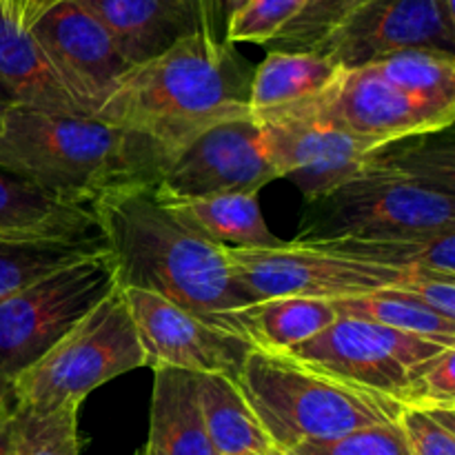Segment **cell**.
I'll list each match as a JSON object with an SVG mask.
<instances>
[{
    "label": "cell",
    "mask_w": 455,
    "mask_h": 455,
    "mask_svg": "<svg viewBox=\"0 0 455 455\" xmlns=\"http://www.w3.org/2000/svg\"><path fill=\"white\" fill-rule=\"evenodd\" d=\"M278 169L265 147L262 127L253 116L204 129L169 160L156 191L169 196L258 194L275 180Z\"/></svg>",
    "instance_id": "7c38bea8"
},
{
    "label": "cell",
    "mask_w": 455,
    "mask_h": 455,
    "mask_svg": "<svg viewBox=\"0 0 455 455\" xmlns=\"http://www.w3.org/2000/svg\"><path fill=\"white\" fill-rule=\"evenodd\" d=\"M169 160L149 136L96 116L12 105L0 129V167L80 207L114 191L156 187Z\"/></svg>",
    "instance_id": "277c9868"
},
{
    "label": "cell",
    "mask_w": 455,
    "mask_h": 455,
    "mask_svg": "<svg viewBox=\"0 0 455 455\" xmlns=\"http://www.w3.org/2000/svg\"><path fill=\"white\" fill-rule=\"evenodd\" d=\"M213 3V16H216V25L220 29V34L225 36V27L229 22V18L238 12L240 7L247 4V0H212Z\"/></svg>",
    "instance_id": "d590c367"
},
{
    "label": "cell",
    "mask_w": 455,
    "mask_h": 455,
    "mask_svg": "<svg viewBox=\"0 0 455 455\" xmlns=\"http://www.w3.org/2000/svg\"><path fill=\"white\" fill-rule=\"evenodd\" d=\"M394 87L443 116L455 120V53L443 49H404L371 62Z\"/></svg>",
    "instance_id": "484cf974"
},
{
    "label": "cell",
    "mask_w": 455,
    "mask_h": 455,
    "mask_svg": "<svg viewBox=\"0 0 455 455\" xmlns=\"http://www.w3.org/2000/svg\"><path fill=\"white\" fill-rule=\"evenodd\" d=\"M253 69L235 44L200 29L132 67L96 118L145 133L173 156L204 129L251 116Z\"/></svg>",
    "instance_id": "3957f363"
},
{
    "label": "cell",
    "mask_w": 455,
    "mask_h": 455,
    "mask_svg": "<svg viewBox=\"0 0 455 455\" xmlns=\"http://www.w3.org/2000/svg\"><path fill=\"white\" fill-rule=\"evenodd\" d=\"M278 176L293 182L307 203L327 196L363 169L376 147L333 124L283 114L253 116Z\"/></svg>",
    "instance_id": "9a60e30c"
},
{
    "label": "cell",
    "mask_w": 455,
    "mask_h": 455,
    "mask_svg": "<svg viewBox=\"0 0 455 455\" xmlns=\"http://www.w3.org/2000/svg\"><path fill=\"white\" fill-rule=\"evenodd\" d=\"M305 244L391 269L431 271L455 278V229L416 238H331Z\"/></svg>",
    "instance_id": "603a6c76"
},
{
    "label": "cell",
    "mask_w": 455,
    "mask_h": 455,
    "mask_svg": "<svg viewBox=\"0 0 455 455\" xmlns=\"http://www.w3.org/2000/svg\"><path fill=\"white\" fill-rule=\"evenodd\" d=\"M331 300L318 298H271L251 305L244 314V331L253 347L289 351L336 323Z\"/></svg>",
    "instance_id": "d4e9b609"
},
{
    "label": "cell",
    "mask_w": 455,
    "mask_h": 455,
    "mask_svg": "<svg viewBox=\"0 0 455 455\" xmlns=\"http://www.w3.org/2000/svg\"><path fill=\"white\" fill-rule=\"evenodd\" d=\"M83 403L36 413L12 404L9 455H80L78 413Z\"/></svg>",
    "instance_id": "83f0119b"
},
{
    "label": "cell",
    "mask_w": 455,
    "mask_h": 455,
    "mask_svg": "<svg viewBox=\"0 0 455 455\" xmlns=\"http://www.w3.org/2000/svg\"><path fill=\"white\" fill-rule=\"evenodd\" d=\"M0 235L22 238H98L92 207L65 203L36 182L0 167Z\"/></svg>",
    "instance_id": "e0dca14e"
},
{
    "label": "cell",
    "mask_w": 455,
    "mask_h": 455,
    "mask_svg": "<svg viewBox=\"0 0 455 455\" xmlns=\"http://www.w3.org/2000/svg\"><path fill=\"white\" fill-rule=\"evenodd\" d=\"M156 191V187H154ZM167 212L220 247L262 249L278 247L284 240L271 234L262 216L258 194H220V196H169L156 191Z\"/></svg>",
    "instance_id": "d6986e66"
},
{
    "label": "cell",
    "mask_w": 455,
    "mask_h": 455,
    "mask_svg": "<svg viewBox=\"0 0 455 455\" xmlns=\"http://www.w3.org/2000/svg\"><path fill=\"white\" fill-rule=\"evenodd\" d=\"M338 318H355L416 336L455 340V323L422 305L418 298L403 289H380L355 298L331 300Z\"/></svg>",
    "instance_id": "4316f807"
},
{
    "label": "cell",
    "mask_w": 455,
    "mask_h": 455,
    "mask_svg": "<svg viewBox=\"0 0 455 455\" xmlns=\"http://www.w3.org/2000/svg\"><path fill=\"white\" fill-rule=\"evenodd\" d=\"M98 238H22L0 235V302L53 271L105 251Z\"/></svg>",
    "instance_id": "cb8c5ba5"
},
{
    "label": "cell",
    "mask_w": 455,
    "mask_h": 455,
    "mask_svg": "<svg viewBox=\"0 0 455 455\" xmlns=\"http://www.w3.org/2000/svg\"><path fill=\"white\" fill-rule=\"evenodd\" d=\"M360 0H307L305 9L267 47L269 52H314L320 40L358 4Z\"/></svg>",
    "instance_id": "4dcf8cb0"
},
{
    "label": "cell",
    "mask_w": 455,
    "mask_h": 455,
    "mask_svg": "<svg viewBox=\"0 0 455 455\" xmlns=\"http://www.w3.org/2000/svg\"><path fill=\"white\" fill-rule=\"evenodd\" d=\"M29 34L84 116H96L133 67L109 31L76 0L52 4Z\"/></svg>",
    "instance_id": "5bb4252c"
},
{
    "label": "cell",
    "mask_w": 455,
    "mask_h": 455,
    "mask_svg": "<svg viewBox=\"0 0 455 455\" xmlns=\"http://www.w3.org/2000/svg\"><path fill=\"white\" fill-rule=\"evenodd\" d=\"M145 367L132 314L118 287L9 387L13 407L47 413L83 403L93 389Z\"/></svg>",
    "instance_id": "8992f818"
},
{
    "label": "cell",
    "mask_w": 455,
    "mask_h": 455,
    "mask_svg": "<svg viewBox=\"0 0 455 455\" xmlns=\"http://www.w3.org/2000/svg\"><path fill=\"white\" fill-rule=\"evenodd\" d=\"M404 49L455 53V0H360L314 53L351 69Z\"/></svg>",
    "instance_id": "8fae6325"
},
{
    "label": "cell",
    "mask_w": 455,
    "mask_h": 455,
    "mask_svg": "<svg viewBox=\"0 0 455 455\" xmlns=\"http://www.w3.org/2000/svg\"><path fill=\"white\" fill-rule=\"evenodd\" d=\"M196 387L200 416L216 455H283L234 378L204 373L198 376Z\"/></svg>",
    "instance_id": "44dd1931"
},
{
    "label": "cell",
    "mask_w": 455,
    "mask_h": 455,
    "mask_svg": "<svg viewBox=\"0 0 455 455\" xmlns=\"http://www.w3.org/2000/svg\"><path fill=\"white\" fill-rule=\"evenodd\" d=\"M453 347L455 340L416 336L367 320L336 318L318 336L280 354L403 407L418 369Z\"/></svg>",
    "instance_id": "ba28073f"
},
{
    "label": "cell",
    "mask_w": 455,
    "mask_h": 455,
    "mask_svg": "<svg viewBox=\"0 0 455 455\" xmlns=\"http://www.w3.org/2000/svg\"><path fill=\"white\" fill-rule=\"evenodd\" d=\"M342 67L314 52H269L253 69L249 109L269 114L318 96Z\"/></svg>",
    "instance_id": "7402d4cb"
},
{
    "label": "cell",
    "mask_w": 455,
    "mask_h": 455,
    "mask_svg": "<svg viewBox=\"0 0 455 455\" xmlns=\"http://www.w3.org/2000/svg\"><path fill=\"white\" fill-rule=\"evenodd\" d=\"M395 422L411 455H455V407L400 409Z\"/></svg>",
    "instance_id": "1f68e13d"
},
{
    "label": "cell",
    "mask_w": 455,
    "mask_h": 455,
    "mask_svg": "<svg viewBox=\"0 0 455 455\" xmlns=\"http://www.w3.org/2000/svg\"><path fill=\"white\" fill-rule=\"evenodd\" d=\"M455 407V347L444 349L413 376L403 407Z\"/></svg>",
    "instance_id": "d6a6232c"
},
{
    "label": "cell",
    "mask_w": 455,
    "mask_h": 455,
    "mask_svg": "<svg viewBox=\"0 0 455 455\" xmlns=\"http://www.w3.org/2000/svg\"><path fill=\"white\" fill-rule=\"evenodd\" d=\"M92 212L118 289L156 293L222 331L247 338L244 314L256 302L235 280L225 247L178 222L154 187L102 196Z\"/></svg>",
    "instance_id": "6da1fadb"
},
{
    "label": "cell",
    "mask_w": 455,
    "mask_h": 455,
    "mask_svg": "<svg viewBox=\"0 0 455 455\" xmlns=\"http://www.w3.org/2000/svg\"><path fill=\"white\" fill-rule=\"evenodd\" d=\"M307 0H247L225 27L227 43L269 44L289 22L296 20Z\"/></svg>",
    "instance_id": "f1b7e54d"
},
{
    "label": "cell",
    "mask_w": 455,
    "mask_h": 455,
    "mask_svg": "<svg viewBox=\"0 0 455 455\" xmlns=\"http://www.w3.org/2000/svg\"><path fill=\"white\" fill-rule=\"evenodd\" d=\"M132 314L147 369H178L196 376L238 378L251 342L204 323L182 307L149 291L120 289Z\"/></svg>",
    "instance_id": "4fadbf2b"
},
{
    "label": "cell",
    "mask_w": 455,
    "mask_h": 455,
    "mask_svg": "<svg viewBox=\"0 0 455 455\" xmlns=\"http://www.w3.org/2000/svg\"><path fill=\"white\" fill-rule=\"evenodd\" d=\"M283 455H411L398 422L364 427L320 443H305Z\"/></svg>",
    "instance_id": "f546056e"
},
{
    "label": "cell",
    "mask_w": 455,
    "mask_h": 455,
    "mask_svg": "<svg viewBox=\"0 0 455 455\" xmlns=\"http://www.w3.org/2000/svg\"><path fill=\"white\" fill-rule=\"evenodd\" d=\"M235 382L280 453L298 444L394 422L403 409L307 367L291 355L258 347L247 354Z\"/></svg>",
    "instance_id": "5b68a950"
},
{
    "label": "cell",
    "mask_w": 455,
    "mask_h": 455,
    "mask_svg": "<svg viewBox=\"0 0 455 455\" xmlns=\"http://www.w3.org/2000/svg\"><path fill=\"white\" fill-rule=\"evenodd\" d=\"M400 289L429 307L431 311L455 323V278L431 274V271H411Z\"/></svg>",
    "instance_id": "836d02e7"
},
{
    "label": "cell",
    "mask_w": 455,
    "mask_h": 455,
    "mask_svg": "<svg viewBox=\"0 0 455 455\" xmlns=\"http://www.w3.org/2000/svg\"><path fill=\"white\" fill-rule=\"evenodd\" d=\"M269 114L333 124L373 147L443 132L453 124L394 87L371 65L340 69L318 96Z\"/></svg>",
    "instance_id": "30bf717a"
},
{
    "label": "cell",
    "mask_w": 455,
    "mask_h": 455,
    "mask_svg": "<svg viewBox=\"0 0 455 455\" xmlns=\"http://www.w3.org/2000/svg\"><path fill=\"white\" fill-rule=\"evenodd\" d=\"M0 89L12 105L56 114H78L80 107L52 69L27 29L0 13Z\"/></svg>",
    "instance_id": "ffe728a7"
},
{
    "label": "cell",
    "mask_w": 455,
    "mask_h": 455,
    "mask_svg": "<svg viewBox=\"0 0 455 455\" xmlns=\"http://www.w3.org/2000/svg\"><path fill=\"white\" fill-rule=\"evenodd\" d=\"M9 107H12V100H9L7 93L0 89V129H3V120H4V114H7Z\"/></svg>",
    "instance_id": "74e56055"
},
{
    "label": "cell",
    "mask_w": 455,
    "mask_h": 455,
    "mask_svg": "<svg viewBox=\"0 0 455 455\" xmlns=\"http://www.w3.org/2000/svg\"><path fill=\"white\" fill-rule=\"evenodd\" d=\"M114 38L133 67L151 60L200 29L218 36L212 0H76ZM225 38V36H222Z\"/></svg>",
    "instance_id": "2e32d148"
},
{
    "label": "cell",
    "mask_w": 455,
    "mask_h": 455,
    "mask_svg": "<svg viewBox=\"0 0 455 455\" xmlns=\"http://www.w3.org/2000/svg\"><path fill=\"white\" fill-rule=\"evenodd\" d=\"M240 287L253 302L271 298L342 300L380 289H400L411 271L360 262L314 244L284 240L278 247H225Z\"/></svg>",
    "instance_id": "9c48e42d"
},
{
    "label": "cell",
    "mask_w": 455,
    "mask_h": 455,
    "mask_svg": "<svg viewBox=\"0 0 455 455\" xmlns=\"http://www.w3.org/2000/svg\"><path fill=\"white\" fill-rule=\"evenodd\" d=\"M12 443V403L0 409V455H9Z\"/></svg>",
    "instance_id": "8d00e7d4"
},
{
    "label": "cell",
    "mask_w": 455,
    "mask_h": 455,
    "mask_svg": "<svg viewBox=\"0 0 455 455\" xmlns=\"http://www.w3.org/2000/svg\"><path fill=\"white\" fill-rule=\"evenodd\" d=\"M109 251L53 271L0 302V398L114 289Z\"/></svg>",
    "instance_id": "52a82bcc"
},
{
    "label": "cell",
    "mask_w": 455,
    "mask_h": 455,
    "mask_svg": "<svg viewBox=\"0 0 455 455\" xmlns=\"http://www.w3.org/2000/svg\"><path fill=\"white\" fill-rule=\"evenodd\" d=\"M7 403H12V400H9V398H0V409H3Z\"/></svg>",
    "instance_id": "f35d334b"
},
{
    "label": "cell",
    "mask_w": 455,
    "mask_h": 455,
    "mask_svg": "<svg viewBox=\"0 0 455 455\" xmlns=\"http://www.w3.org/2000/svg\"><path fill=\"white\" fill-rule=\"evenodd\" d=\"M56 3L60 0H0V13L16 22L20 29L29 31V27Z\"/></svg>",
    "instance_id": "e575fe53"
},
{
    "label": "cell",
    "mask_w": 455,
    "mask_h": 455,
    "mask_svg": "<svg viewBox=\"0 0 455 455\" xmlns=\"http://www.w3.org/2000/svg\"><path fill=\"white\" fill-rule=\"evenodd\" d=\"M198 376L154 369L149 434L136 455H216L198 407Z\"/></svg>",
    "instance_id": "ac0fdd59"
},
{
    "label": "cell",
    "mask_w": 455,
    "mask_h": 455,
    "mask_svg": "<svg viewBox=\"0 0 455 455\" xmlns=\"http://www.w3.org/2000/svg\"><path fill=\"white\" fill-rule=\"evenodd\" d=\"M449 129L376 147L351 180L307 203L293 240L416 238L455 229Z\"/></svg>",
    "instance_id": "7a4b0ae2"
}]
</instances>
